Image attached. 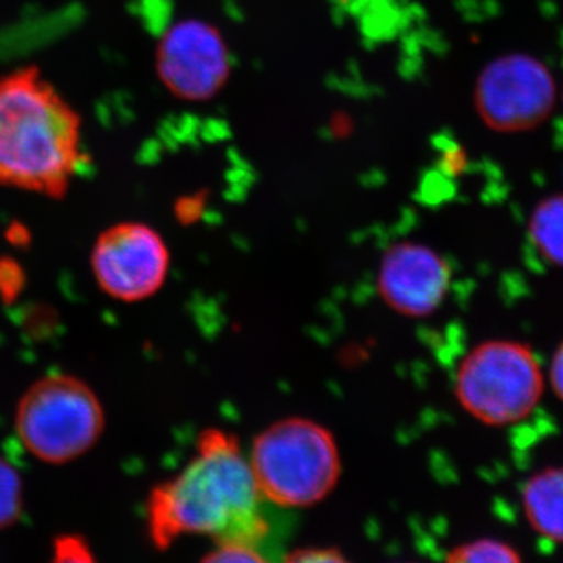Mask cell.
Returning <instances> with one entry per match:
<instances>
[{"mask_svg": "<svg viewBox=\"0 0 563 563\" xmlns=\"http://www.w3.org/2000/svg\"><path fill=\"white\" fill-rule=\"evenodd\" d=\"M262 506L239 439L221 429H209L199 437L190 463L152 492L151 539L158 548H168L184 536L261 548L269 532Z\"/></svg>", "mask_w": 563, "mask_h": 563, "instance_id": "6da1fadb", "label": "cell"}, {"mask_svg": "<svg viewBox=\"0 0 563 563\" xmlns=\"http://www.w3.org/2000/svg\"><path fill=\"white\" fill-rule=\"evenodd\" d=\"M81 121L38 68L0 76V185L60 199L81 158Z\"/></svg>", "mask_w": 563, "mask_h": 563, "instance_id": "7a4b0ae2", "label": "cell"}, {"mask_svg": "<svg viewBox=\"0 0 563 563\" xmlns=\"http://www.w3.org/2000/svg\"><path fill=\"white\" fill-rule=\"evenodd\" d=\"M247 462L263 501L284 509L317 506L335 490L342 476L335 435L303 417L266 426L255 435Z\"/></svg>", "mask_w": 563, "mask_h": 563, "instance_id": "3957f363", "label": "cell"}, {"mask_svg": "<svg viewBox=\"0 0 563 563\" xmlns=\"http://www.w3.org/2000/svg\"><path fill=\"white\" fill-rule=\"evenodd\" d=\"M547 390L536 352L517 340H487L472 347L454 373L459 406L481 424L506 428L526 420Z\"/></svg>", "mask_w": 563, "mask_h": 563, "instance_id": "277c9868", "label": "cell"}, {"mask_svg": "<svg viewBox=\"0 0 563 563\" xmlns=\"http://www.w3.org/2000/svg\"><path fill=\"white\" fill-rule=\"evenodd\" d=\"M14 424L25 450L41 462L68 463L98 442L103 410L87 384L57 374L43 377L25 391Z\"/></svg>", "mask_w": 563, "mask_h": 563, "instance_id": "5b68a950", "label": "cell"}, {"mask_svg": "<svg viewBox=\"0 0 563 563\" xmlns=\"http://www.w3.org/2000/svg\"><path fill=\"white\" fill-rule=\"evenodd\" d=\"M474 106L492 131L531 132L553 117L558 81L540 58L510 52L481 70L474 87Z\"/></svg>", "mask_w": 563, "mask_h": 563, "instance_id": "8992f818", "label": "cell"}, {"mask_svg": "<svg viewBox=\"0 0 563 563\" xmlns=\"http://www.w3.org/2000/svg\"><path fill=\"white\" fill-rule=\"evenodd\" d=\"M172 255L161 233L143 222L111 225L96 240L91 268L111 298L139 302L161 290Z\"/></svg>", "mask_w": 563, "mask_h": 563, "instance_id": "52a82bcc", "label": "cell"}, {"mask_svg": "<svg viewBox=\"0 0 563 563\" xmlns=\"http://www.w3.org/2000/svg\"><path fill=\"white\" fill-rule=\"evenodd\" d=\"M155 69L163 87L180 101L206 102L224 88L231 74V54L217 27L184 20L162 36Z\"/></svg>", "mask_w": 563, "mask_h": 563, "instance_id": "ba28073f", "label": "cell"}, {"mask_svg": "<svg viewBox=\"0 0 563 563\" xmlns=\"http://www.w3.org/2000/svg\"><path fill=\"white\" fill-rule=\"evenodd\" d=\"M453 269L440 252L415 242L388 247L377 269L380 299L398 314L426 318L443 306Z\"/></svg>", "mask_w": 563, "mask_h": 563, "instance_id": "9c48e42d", "label": "cell"}, {"mask_svg": "<svg viewBox=\"0 0 563 563\" xmlns=\"http://www.w3.org/2000/svg\"><path fill=\"white\" fill-rule=\"evenodd\" d=\"M529 528L548 542L563 544V465L544 466L521 488Z\"/></svg>", "mask_w": 563, "mask_h": 563, "instance_id": "30bf717a", "label": "cell"}, {"mask_svg": "<svg viewBox=\"0 0 563 563\" xmlns=\"http://www.w3.org/2000/svg\"><path fill=\"white\" fill-rule=\"evenodd\" d=\"M528 236L542 261L563 269V191L536 203L528 221Z\"/></svg>", "mask_w": 563, "mask_h": 563, "instance_id": "8fae6325", "label": "cell"}, {"mask_svg": "<svg viewBox=\"0 0 563 563\" xmlns=\"http://www.w3.org/2000/svg\"><path fill=\"white\" fill-rule=\"evenodd\" d=\"M451 563H518L521 555L512 544L498 539H476L448 551Z\"/></svg>", "mask_w": 563, "mask_h": 563, "instance_id": "7c38bea8", "label": "cell"}, {"mask_svg": "<svg viewBox=\"0 0 563 563\" xmlns=\"http://www.w3.org/2000/svg\"><path fill=\"white\" fill-rule=\"evenodd\" d=\"M21 507V484L9 463L0 461V528L16 520Z\"/></svg>", "mask_w": 563, "mask_h": 563, "instance_id": "4fadbf2b", "label": "cell"}, {"mask_svg": "<svg viewBox=\"0 0 563 563\" xmlns=\"http://www.w3.org/2000/svg\"><path fill=\"white\" fill-rule=\"evenodd\" d=\"M266 561L268 559L263 555L261 548L239 542L214 543L211 553L203 558V562L214 563H262Z\"/></svg>", "mask_w": 563, "mask_h": 563, "instance_id": "5bb4252c", "label": "cell"}, {"mask_svg": "<svg viewBox=\"0 0 563 563\" xmlns=\"http://www.w3.org/2000/svg\"><path fill=\"white\" fill-rule=\"evenodd\" d=\"M346 558L342 551L336 548L329 547H307L292 550L291 553L285 555V562L291 563H328V562H344Z\"/></svg>", "mask_w": 563, "mask_h": 563, "instance_id": "9a60e30c", "label": "cell"}, {"mask_svg": "<svg viewBox=\"0 0 563 563\" xmlns=\"http://www.w3.org/2000/svg\"><path fill=\"white\" fill-rule=\"evenodd\" d=\"M547 383L550 384L555 398L563 404V340L559 343L551 357L548 368Z\"/></svg>", "mask_w": 563, "mask_h": 563, "instance_id": "2e32d148", "label": "cell"}, {"mask_svg": "<svg viewBox=\"0 0 563 563\" xmlns=\"http://www.w3.org/2000/svg\"><path fill=\"white\" fill-rule=\"evenodd\" d=\"M562 98H563V92H562Z\"/></svg>", "mask_w": 563, "mask_h": 563, "instance_id": "e0dca14e", "label": "cell"}]
</instances>
